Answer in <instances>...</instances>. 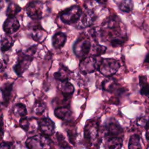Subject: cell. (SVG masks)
Returning <instances> with one entry per match:
<instances>
[{
    "label": "cell",
    "instance_id": "15",
    "mask_svg": "<svg viewBox=\"0 0 149 149\" xmlns=\"http://www.w3.org/2000/svg\"><path fill=\"white\" fill-rule=\"evenodd\" d=\"M54 114L56 118L66 121H70L72 118V112L69 107L57 108L54 111Z\"/></svg>",
    "mask_w": 149,
    "mask_h": 149
},
{
    "label": "cell",
    "instance_id": "5",
    "mask_svg": "<svg viewBox=\"0 0 149 149\" xmlns=\"http://www.w3.org/2000/svg\"><path fill=\"white\" fill-rule=\"evenodd\" d=\"M99 122L97 120L92 119L86 123L84 129V136L86 140L93 145L98 138Z\"/></svg>",
    "mask_w": 149,
    "mask_h": 149
},
{
    "label": "cell",
    "instance_id": "31",
    "mask_svg": "<svg viewBox=\"0 0 149 149\" xmlns=\"http://www.w3.org/2000/svg\"><path fill=\"white\" fill-rule=\"evenodd\" d=\"M45 32H42V29L39 28L33 30L31 33L32 38L36 41H41L42 40V37H44Z\"/></svg>",
    "mask_w": 149,
    "mask_h": 149
},
{
    "label": "cell",
    "instance_id": "4",
    "mask_svg": "<svg viewBox=\"0 0 149 149\" xmlns=\"http://www.w3.org/2000/svg\"><path fill=\"white\" fill-rule=\"evenodd\" d=\"M81 13L82 11L80 6L73 5L62 12L60 15V18L63 23L70 24L77 23Z\"/></svg>",
    "mask_w": 149,
    "mask_h": 149
},
{
    "label": "cell",
    "instance_id": "21",
    "mask_svg": "<svg viewBox=\"0 0 149 149\" xmlns=\"http://www.w3.org/2000/svg\"><path fill=\"white\" fill-rule=\"evenodd\" d=\"M119 17L117 16L112 15L110 16L103 22L102 26L105 27L113 29L119 26Z\"/></svg>",
    "mask_w": 149,
    "mask_h": 149
},
{
    "label": "cell",
    "instance_id": "28",
    "mask_svg": "<svg viewBox=\"0 0 149 149\" xmlns=\"http://www.w3.org/2000/svg\"><path fill=\"white\" fill-rule=\"evenodd\" d=\"M93 54L91 56H98L103 54H104L107 50V47L100 45L98 44H95L91 48Z\"/></svg>",
    "mask_w": 149,
    "mask_h": 149
},
{
    "label": "cell",
    "instance_id": "22",
    "mask_svg": "<svg viewBox=\"0 0 149 149\" xmlns=\"http://www.w3.org/2000/svg\"><path fill=\"white\" fill-rule=\"evenodd\" d=\"M70 74V72L67 68L63 66L62 68H61L58 72L54 73V77L55 79L62 81L68 80Z\"/></svg>",
    "mask_w": 149,
    "mask_h": 149
},
{
    "label": "cell",
    "instance_id": "11",
    "mask_svg": "<svg viewBox=\"0 0 149 149\" xmlns=\"http://www.w3.org/2000/svg\"><path fill=\"white\" fill-rule=\"evenodd\" d=\"M54 122L48 118H42L38 120V129L47 136H50L55 133Z\"/></svg>",
    "mask_w": 149,
    "mask_h": 149
},
{
    "label": "cell",
    "instance_id": "3",
    "mask_svg": "<svg viewBox=\"0 0 149 149\" xmlns=\"http://www.w3.org/2000/svg\"><path fill=\"white\" fill-rule=\"evenodd\" d=\"M91 49V44L87 37H80L75 42L73 45V51L76 56L83 59L87 57Z\"/></svg>",
    "mask_w": 149,
    "mask_h": 149
},
{
    "label": "cell",
    "instance_id": "35",
    "mask_svg": "<svg viewBox=\"0 0 149 149\" xmlns=\"http://www.w3.org/2000/svg\"><path fill=\"white\" fill-rule=\"evenodd\" d=\"M146 139H147L148 140H149V127L146 129Z\"/></svg>",
    "mask_w": 149,
    "mask_h": 149
},
{
    "label": "cell",
    "instance_id": "7",
    "mask_svg": "<svg viewBox=\"0 0 149 149\" xmlns=\"http://www.w3.org/2000/svg\"><path fill=\"white\" fill-rule=\"evenodd\" d=\"M103 132L104 136L107 138L120 137L123 133V129L119 123L113 118L108 119L104 125Z\"/></svg>",
    "mask_w": 149,
    "mask_h": 149
},
{
    "label": "cell",
    "instance_id": "10",
    "mask_svg": "<svg viewBox=\"0 0 149 149\" xmlns=\"http://www.w3.org/2000/svg\"><path fill=\"white\" fill-rule=\"evenodd\" d=\"M96 16L94 12L91 9H86L82 12L78 22V27L85 28L90 26L95 20Z\"/></svg>",
    "mask_w": 149,
    "mask_h": 149
},
{
    "label": "cell",
    "instance_id": "17",
    "mask_svg": "<svg viewBox=\"0 0 149 149\" xmlns=\"http://www.w3.org/2000/svg\"><path fill=\"white\" fill-rule=\"evenodd\" d=\"M66 41V34L62 32H58L53 36L52 38V44L55 48L59 49L63 47Z\"/></svg>",
    "mask_w": 149,
    "mask_h": 149
},
{
    "label": "cell",
    "instance_id": "19",
    "mask_svg": "<svg viewBox=\"0 0 149 149\" xmlns=\"http://www.w3.org/2000/svg\"><path fill=\"white\" fill-rule=\"evenodd\" d=\"M13 89V83H6L3 84L1 87V93L4 105H6L9 101L10 98L11 97L12 92Z\"/></svg>",
    "mask_w": 149,
    "mask_h": 149
},
{
    "label": "cell",
    "instance_id": "16",
    "mask_svg": "<svg viewBox=\"0 0 149 149\" xmlns=\"http://www.w3.org/2000/svg\"><path fill=\"white\" fill-rule=\"evenodd\" d=\"M59 88L63 97H65V99H69L74 91L73 84L68 80L61 81Z\"/></svg>",
    "mask_w": 149,
    "mask_h": 149
},
{
    "label": "cell",
    "instance_id": "18",
    "mask_svg": "<svg viewBox=\"0 0 149 149\" xmlns=\"http://www.w3.org/2000/svg\"><path fill=\"white\" fill-rule=\"evenodd\" d=\"M123 144L121 137H112L107 138L105 149H120Z\"/></svg>",
    "mask_w": 149,
    "mask_h": 149
},
{
    "label": "cell",
    "instance_id": "25",
    "mask_svg": "<svg viewBox=\"0 0 149 149\" xmlns=\"http://www.w3.org/2000/svg\"><path fill=\"white\" fill-rule=\"evenodd\" d=\"M13 44V40L10 37L5 36L1 38V51L5 52L9 50Z\"/></svg>",
    "mask_w": 149,
    "mask_h": 149
},
{
    "label": "cell",
    "instance_id": "13",
    "mask_svg": "<svg viewBox=\"0 0 149 149\" xmlns=\"http://www.w3.org/2000/svg\"><path fill=\"white\" fill-rule=\"evenodd\" d=\"M20 27L19 22L15 17H8L3 25L4 31L8 34H11L18 30Z\"/></svg>",
    "mask_w": 149,
    "mask_h": 149
},
{
    "label": "cell",
    "instance_id": "26",
    "mask_svg": "<svg viewBox=\"0 0 149 149\" xmlns=\"http://www.w3.org/2000/svg\"><path fill=\"white\" fill-rule=\"evenodd\" d=\"M119 8L124 12H129L133 8V2L132 0H121L119 4Z\"/></svg>",
    "mask_w": 149,
    "mask_h": 149
},
{
    "label": "cell",
    "instance_id": "30",
    "mask_svg": "<svg viewBox=\"0 0 149 149\" xmlns=\"http://www.w3.org/2000/svg\"><path fill=\"white\" fill-rule=\"evenodd\" d=\"M56 137L58 143L61 147L63 148H68L70 147V144L66 141L64 136L61 133L57 132L56 134Z\"/></svg>",
    "mask_w": 149,
    "mask_h": 149
},
{
    "label": "cell",
    "instance_id": "34",
    "mask_svg": "<svg viewBox=\"0 0 149 149\" xmlns=\"http://www.w3.org/2000/svg\"><path fill=\"white\" fill-rule=\"evenodd\" d=\"M0 149H11L10 145L9 143L7 142H2L1 144V148Z\"/></svg>",
    "mask_w": 149,
    "mask_h": 149
},
{
    "label": "cell",
    "instance_id": "32",
    "mask_svg": "<svg viewBox=\"0 0 149 149\" xmlns=\"http://www.w3.org/2000/svg\"><path fill=\"white\" fill-rule=\"evenodd\" d=\"M45 108H46V105L44 102L40 101H37L34 105L33 110L38 115H41L44 112Z\"/></svg>",
    "mask_w": 149,
    "mask_h": 149
},
{
    "label": "cell",
    "instance_id": "37",
    "mask_svg": "<svg viewBox=\"0 0 149 149\" xmlns=\"http://www.w3.org/2000/svg\"><path fill=\"white\" fill-rule=\"evenodd\" d=\"M6 1H8V0H6Z\"/></svg>",
    "mask_w": 149,
    "mask_h": 149
},
{
    "label": "cell",
    "instance_id": "24",
    "mask_svg": "<svg viewBox=\"0 0 149 149\" xmlns=\"http://www.w3.org/2000/svg\"><path fill=\"white\" fill-rule=\"evenodd\" d=\"M13 114L16 116L24 118L27 113L26 106L22 103H17L15 104L12 108Z\"/></svg>",
    "mask_w": 149,
    "mask_h": 149
},
{
    "label": "cell",
    "instance_id": "9",
    "mask_svg": "<svg viewBox=\"0 0 149 149\" xmlns=\"http://www.w3.org/2000/svg\"><path fill=\"white\" fill-rule=\"evenodd\" d=\"M27 15L33 19H40L44 14V4L39 1L30 2L26 8Z\"/></svg>",
    "mask_w": 149,
    "mask_h": 149
},
{
    "label": "cell",
    "instance_id": "14",
    "mask_svg": "<svg viewBox=\"0 0 149 149\" xmlns=\"http://www.w3.org/2000/svg\"><path fill=\"white\" fill-rule=\"evenodd\" d=\"M102 88L104 90L110 93L116 91H122V88H119V85L116 80L111 77H108L103 80L102 83Z\"/></svg>",
    "mask_w": 149,
    "mask_h": 149
},
{
    "label": "cell",
    "instance_id": "36",
    "mask_svg": "<svg viewBox=\"0 0 149 149\" xmlns=\"http://www.w3.org/2000/svg\"><path fill=\"white\" fill-rule=\"evenodd\" d=\"M96 1L100 3H105L107 0H96Z\"/></svg>",
    "mask_w": 149,
    "mask_h": 149
},
{
    "label": "cell",
    "instance_id": "2",
    "mask_svg": "<svg viewBox=\"0 0 149 149\" xmlns=\"http://www.w3.org/2000/svg\"><path fill=\"white\" fill-rule=\"evenodd\" d=\"M120 68L119 62L113 58H104L101 60L98 70L107 77H111L115 74Z\"/></svg>",
    "mask_w": 149,
    "mask_h": 149
},
{
    "label": "cell",
    "instance_id": "6",
    "mask_svg": "<svg viewBox=\"0 0 149 149\" xmlns=\"http://www.w3.org/2000/svg\"><path fill=\"white\" fill-rule=\"evenodd\" d=\"M101 61L97 58V56H87L81 59L79 63V69L84 74L91 73L99 68Z\"/></svg>",
    "mask_w": 149,
    "mask_h": 149
},
{
    "label": "cell",
    "instance_id": "20",
    "mask_svg": "<svg viewBox=\"0 0 149 149\" xmlns=\"http://www.w3.org/2000/svg\"><path fill=\"white\" fill-rule=\"evenodd\" d=\"M139 85L140 93L149 98V83L147 81V77L146 75L139 76Z\"/></svg>",
    "mask_w": 149,
    "mask_h": 149
},
{
    "label": "cell",
    "instance_id": "33",
    "mask_svg": "<svg viewBox=\"0 0 149 149\" xmlns=\"http://www.w3.org/2000/svg\"><path fill=\"white\" fill-rule=\"evenodd\" d=\"M137 123L139 126L147 129L149 127V116H144L138 119Z\"/></svg>",
    "mask_w": 149,
    "mask_h": 149
},
{
    "label": "cell",
    "instance_id": "1",
    "mask_svg": "<svg viewBox=\"0 0 149 149\" xmlns=\"http://www.w3.org/2000/svg\"><path fill=\"white\" fill-rule=\"evenodd\" d=\"M26 145L29 149H55L52 141L44 134H38L27 139Z\"/></svg>",
    "mask_w": 149,
    "mask_h": 149
},
{
    "label": "cell",
    "instance_id": "12",
    "mask_svg": "<svg viewBox=\"0 0 149 149\" xmlns=\"http://www.w3.org/2000/svg\"><path fill=\"white\" fill-rule=\"evenodd\" d=\"M20 126L26 132L32 133L38 129V120L36 118H22L19 121Z\"/></svg>",
    "mask_w": 149,
    "mask_h": 149
},
{
    "label": "cell",
    "instance_id": "29",
    "mask_svg": "<svg viewBox=\"0 0 149 149\" xmlns=\"http://www.w3.org/2000/svg\"><path fill=\"white\" fill-rule=\"evenodd\" d=\"M126 38V37L125 36H117L113 37L112 39L110 41L111 44L113 47L121 46L125 42Z\"/></svg>",
    "mask_w": 149,
    "mask_h": 149
},
{
    "label": "cell",
    "instance_id": "27",
    "mask_svg": "<svg viewBox=\"0 0 149 149\" xmlns=\"http://www.w3.org/2000/svg\"><path fill=\"white\" fill-rule=\"evenodd\" d=\"M20 10L21 8L19 5L14 3H12L8 6L6 14L8 17H14Z\"/></svg>",
    "mask_w": 149,
    "mask_h": 149
},
{
    "label": "cell",
    "instance_id": "8",
    "mask_svg": "<svg viewBox=\"0 0 149 149\" xmlns=\"http://www.w3.org/2000/svg\"><path fill=\"white\" fill-rule=\"evenodd\" d=\"M32 60L33 56L25 52L20 55L16 63L13 66V70L16 74L19 76H21L29 67Z\"/></svg>",
    "mask_w": 149,
    "mask_h": 149
},
{
    "label": "cell",
    "instance_id": "23",
    "mask_svg": "<svg viewBox=\"0 0 149 149\" xmlns=\"http://www.w3.org/2000/svg\"><path fill=\"white\" fill-rule=\"evenodd\" d=\"M129 149H143L140 141V137L138 134H133L130 137L129 144Z\"/></svg>",
    "mask_w": 149,
    "mask_h": 149
}]
</instances>
